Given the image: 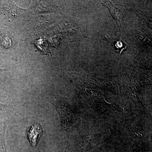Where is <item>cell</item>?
<instances>
[{
	"mask_svg": "<svg viewBox=\"0 0 152 152\" xmlns=\"http://www.w3.org/2000/svg\"><path fill=\"white\" fill-rule=\"evenodd\" d=\"M43 129L40 123L36 122L31 125L26 130L28 140L31 145L37 146L42 135Z\"/></svg>",
	"mask_w": 152,
	"mask_h": 152,
	"instance_id": "1",
	"label": "cell"
},
{
	"mask_svg": "<svg viewBox=\"0 0 152 152\" xmlns=\"http://www.w3.org/2000/svg\"><path fill=\"white\" fill-rule=\"evenodd\" d=\"M3 70V69H1V68H0V71H2Z\"/></svg>",
	"mask_w": 152,
	"mask_h": 152,
	"instance_id": "3",
	"label": "cell"
},
{
	"mask_svg": "<svg viewBox=\"0 0 152 152\" xmlns=\"http://www.w3.org/2000/svg\"><path fill=\"white\" fill-rule=\"evenodd\" d=\"M114 45V48L115 49V52L119 54H121L122 52L127 47V44L125 43L122 40L116 41Z\"/></svg>",
	"mask_w": 152,
	"mask_h": 152,
	"instance_id": "2",
	"label": "cell"
}]
</instances>
